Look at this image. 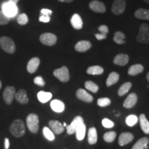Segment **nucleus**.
Wrapping results in <instances>:
<instances>
[{"mask_svg":"<svg viewBox=\"0 0 149 149\" xmlns=\"http://www.w3.org/2000/svg\"><path fill=\"white\" fill-rule=\"evenodd\" d=\"M10 133L15 137H21L26 133V127L22 120L17 119L14 120L9 128Z\"/></svg>","mask_w":149,"mask_h":149,"instance_id":"f257e3e1","label":"nucleus"},{"mask_svg":"<svg viewBox=\"0 0 149 149\" xmlns=\"http://www.w3.org/2000/svg\"><path fill=\"white\" fill-rule=\"evenodd\" d=\"M0 46L3 51L9 54H13L16 51L15 44L13 40L6 36L0 37Z\"/></svg>","mask_w":149,"mask_h":149,"instance_id":"f03ea898","label":"nucleus"},{"mask_svg":"<svg viewBox=\"0 0 149 149\" xmlns=\"http://www.w3.org/2000/svg\"><path fill=\"white\" fill-rule=\"evenodd\" d=\"M137 41L139 43L144 44H149V25L143 23L139 26L138 35L137 36Z\"/></svg>","mask_w":149,"mask_h":149,"instance_id":"7ed1b4c3","label":"nucleus"},{"mask_svg":"<svg viewBox=\"0 0 149 149\" xmlns=\"http://www.w3.org/2000/svg\"><path fill=\"white\" fill-rule=\"evenodd\" d=\"M26 124L30 131L33 133H37L39 130V117L37 115L31 113L26 117Z\"/></svg>","mask_w":149,"mask_h":149,"instance_id":"20e7f679","label":"nucleus"},{"mask_svg":"<svg viewBox=\"0 0 149 149\" xmlns=\"http://www.w3.org/2000/svg\"><path fill=\"white\" fill-rule=\"evenodd\" d=\"M53 74L61 82H67L70 79V74L68 68L66 66H62L60 68H57L53 71Z\"/></svg>","mask_w":149,"mask_h":149,"instance_id":"39448f33","label":"nucleus"},{"mask_svg":"<svg viewBox=\"0 0 149 149\" xmlns=\"http://www.w3.org/2000/svg\"><path fill=\"white\" fill-rule=\"evenodd\" d=\"M2 11L9 17H14L18 13V8L16 4L7 1L3 3Z\"/></svg>","mask_w":149,"mask_h":149,"instance_id":"423d86ee","label":"nucleus"},{"mask_svg":"<svg viewBox=\"0 0 149 149\" xmlns=\"http://www.w3.org/2000/svg\"><path fill=\"white\" fill-rule=\"evenodd\" d=\"M40 40L44 45L52 46L56 44L57 38V36L55 34H53V33H46L40 35Z\"/></svg>","mask_w":149,"mask_h":149,"instance_id":"0eeeda50","label":"nucleus"},{"mask_svg":"<svg viewBox=\"0 0 149 149\" xmlns=\"http://www.w3.org/2000/svg\"><path fill=\"white\" fill-rule=\"evenodd\" d=\"M15 88L13 86H6L3 92V101L6 104L10 105L13 101L15 95Z\"/></svg>","mask_w":149,"mask_h":149,"instance_id":"6e6552de","label":"nucleus"},{"mask_svg":"<svg viewBox=\"0 0 149 149\" xmlns=\"http://www.w3.org/2000/svg\"><path fill=\"white\" fill-rule=\"evenodd\" d=\"M126 5L125 0H114L112 6V12L116 15H120L125 10Z\"/></svg>","mask_w":149,"mask_h":149,"instance_id":"1a4fd4ad","label":"nucleus"},{"mask_svg":"<svg viewBox=\"0 0 149 149\" xmlns=\"http://www.w3.org/2000/svg\"><path fill=\"white\" fill-rule=\"evenodd\" d=\"M84 123V120L81 116H76L70 125L66 126V130L68 135H72L75 132L77 128L80 124Z\"/></svg>","mask_w":149,"mask_h":149,"instance_id":"9d476101","label":"nucleus"},{"mask_svg":"<svg viewBox=\"0 0 149 149\" xmlns=\"http://www.w3.org/2000/svg\"><path fill=\"white\" fill-rule=\"evenodd\" d=\"M89 8L93 12L98 13H104L106 12V6L104 3L97 0L92 1L89 3Z\"/></svg>","mask_w":149,"mask_h":149,"instance_id":"9b49d317","label":"nucleus"},{"mask_svg":"<svg viewBox=\"0 0 149 149\" xmlns=\"http://www.w3.org/2000/svg\"><path fill=\"white\" fill-rule=\"evenodd\" d=\"M76 96L79 100L84 101L87 103H91L93 101V97L91 95L89 94L88 92H86L84 89L79 88L77 91L76 93Z\"/></svg>","mask_w":149,"mask_h":149,"instance_id":"f8f14e48","label":"nucleus"},{"mask_svg":"<svg viewBox=\"0 0 149 149\" xmlns=\"http://www.w3.org/2000/svg\"><path fill=\"white\" fill-rule=\"evenodd\" d=\"M48 124H49V126L51 127L53 133L56 134V135H59V134L62 133L64 131V126L59 121L51 120L49 121Z\"/></svg>","mask_w":149,"mask_h":149,"instance_id":"ddd939ff","label":"nucleus"},{"mask_svg":"<svg viewBox=\"0 0 149 149\" xmlns=\"http://www.w3.org/2000/svg\"><path fill=\"white\" fill-rule=\"evenodd\" d=\"M40 64V59L38 57H33L28 62L27 70L29 73H34L37 71V68Z\"/></svg>","mask_w":149,"mask_h":149,"instance_id":"4468645a","label":"nucleus"},{"mask_svg":"<svg viewBox=\"0 0 149 149\" xmlns=\"http://www.w3.org/2000/svg\"><path fill=\"white\" fill-rule=\"evenodd\" d=\"M133 139L134 136L133 134L126 132V133H123L120 135V137H119L118 143L119 144H120V146H124V145L128 144V143L131 142V141L133 140Z\"/></svg>","mask_w":149,"mask_h":149,"instance_id":"2eb2a0df","label":"nucleus"},{"mask_svg":"<svg viewBox=\"0 0 149 149\" xmlns=\"http://www.w3.org/2000/svg\"><path fill=\"white\" fill-rule=\"evenodd\" d=\"M137 95L135 94V93H130V95H128V96L126 97V99L124 101V107L126 108V109H131L133 108L134 106L137 104Z\"/></svg>","mask_w":149,"mask_h":149,"instance_id":"dca6fc26","label":"nucleus"},{"mask_svg":"<svg viewBox=\"0 0 149 149\" xmlns=\"http://www.w3.org/2000/svg\"><path fill=\"white\" fill-rule=\"evenodd\" d=\"M15 98L19 103L21 104H26L29 103V97H28L26 91L24 89H21L18 91L17 93H15Z\"/></svg>","mask_w":149,"mask_h":149,"instance_id":"f3484780","label":"nucleus"},{"mask_svg":"<svg viewBox=\"0 0 149 149\" xmlns=\"http://www.w3.org/2000/svg\"><path fill=\"white\" fill-rule=\"evenodd\" d=\"M91 43L88 41L86 40H81L79 41L76 44L75 46H74V49L77 52H80V53H84V52L87 51L88 50L90 49L91 48Z\"/></svg>","mask_w":149,"mask_h":149,"instance_id":"a211bd4d","label":"nucleus"},{"mask_svg":"<svg viewBox=\"0 0 149 149\" xmlns=\"http://www.w3.org/2000/svg\"><path fill=\"white\" fill-rule=\"evenodd\" d=\"M129 57L126 54H118L113 59V63L118 66H124L128 63Z\"/></svg>","mask_w":149,"mask_h":149,"instance_id":"6ab92c4d","label":"nucleus"},{"mask_svg":"<svg viewBox=\"0 0 149 149\" xmlns=\"http://www.w3.org/2000/svg\"><path fill=\"white\" fill-rule=\"evenodd\" d=\"M70 23H71L72 27L74 29L80 30L83 27V21L81 19V17L78 14H74L72 15L71 19H70Z\"/></svg>","mask_w":149,"mask_h":149,"instance_id":"aec40b11","label":"nucleus"},{"mask_svg":"<svg viewBox=\"0 0 149 149\" xmlns=\"http://www.w3.org/2000/svg\"><path fill=\"white\" fill-rule=\"evenodd\" d=\"M51 107L53 109V111L56 112V113H61L64 111L65 105L64 102L60 101V100H54L51 102Z\"/></svg>","mask_w":149,"mask_h":149,"instance_id":"412c9836","label":"nucleus"},{"mask_svg":"<svg viewBox=\"0 0 149 149\" xmlns=\"http://www.w3.org/2000/svg\"><path fill=\"white\" fill-rule=\"evenodd\" d=\"M139 124L142 131L146 134H149V121L147 120L146 115L141 114L139 115Z\"/></svg>","mask_w":149,"mask_h":149,"instance_id":"4be33fe9","label":"nucleus"},{"mask_svg":"<svg viewBox=\"0 0 149 149\" xmlns=\"http://www.w3.org/2000/svg\"><path fill=\"white\" fill-rule=\"evenodd\" d=\"M149 144V139L148 137H144L139 139L131 149H147L148 148V144Z\"/></svg>","mask_w":149,"mask_h":149,"instance_id":"5701e85b","label":"nucleus"},{"mask_svg":"<svg viewBox=\"0 0 149 149\" xmlns=\"http://www.w3.org/2000/svg\"><path fill=\"white\" fill-rule=\"evenodd\" d=\"M144 66L141 64H134L130 67V68L128 70V73L131 76H135L139 73H141L144 71Z\"/></svg>","mask_w":149,"mask_h":149,"instance_id":"b1692460","label":"nucleus"},{"mask_svg":"<svg viewBox=\"0 0 149 149\" xmlns=\"http://www.w3.org/2000/svg\"><path fill=\"white\" fill-rule=\"evenodd\" d=\"M136 18L143 20H149V10L145 8H139L135 13Z\"/></svg>","mask_w":149,"mask_h":149,"instance_id":"393cba45","label":"nucleus"},{"mask_svg":"<svg viewBox=\"0 0 149 149\" xmlns=\"http://www.w3.org/2000/svg\"><path fill=\"white\" fill-rule=\"evenodd\" d=\"M88 141L90 144H95L97 141V129L95 127L91 128L88 130Z\"/></svg>","mask_w":149,"mask_h":149,"instance_id":"a878e982","label":"nucleus"},{"mask_svg":"<svg viewBox=\"0 0 149 149\" xmlns=\"http://www.w3.org/2000/svg\"><path fill=\"white\" fill-rule=\"evenodd\" d=\"M119 79H120L119 74L116 72H112L108 77L107 80V86L108 87H110L112 85H114L119 81Z\"/></svg>","mask_w":149,"mask_h":149,"instance_id":"bb28decb","label":"nucleus"},{"mask_svg":"<svg viewBox=\"0 0 149 149\" xmlns=\"http://www.w3.org/2000/svg\"><path fill=\"white\" fill-rule=\"evenodd\" d=\"M52 96L53 95L51 93L44 92V91H40L37 93V98L42 103H46L52 98Z\"/></svg>","mask_w":149,"mask_h":149,"instance_id":"cd10ccee","label":"nucleus"},{"mask_svg":"<svg viewBox=\"0 0 149 149\" xmlns=\"http://www.w3.org/2000/svg\"><path fill=\"white\" fill-rule=\"evenodd\" d=\"M76 136H77V139L78 140L81 141L84 138L85 134H86V125L84 123H82L81 124L78 126L77 129L75 130Z\"/></svg>","mask_w":149,"mask_h":149,"instance_id":"c85d7f7f","label":"nucleus"},{"mask_svg":"<svg viewBox=\"0 0 149 149\" xmlns=\"http://www.w3.org/2000/svg\"><path fill=\"white\" fill-rule=\"evenodd\" d=\"M86 72L89 74L99 75V74H102L103 73L104 68L100 66H93L89 67L86 70Z\"/></svg>","mask_w":149,"mask_h":149,"instance_id":"c756f323","label":"nucleus"},{"mask_svg":"<svg viewBox=\"0 0 149 149\" xmlns=\"http://www.w3.org/2000/svg\"><path fill=\"white\" fill-rule=\"evenodd\" d=\"M125 35L122 32L120 31H117L115 33L114 37H113V40L116 44H125Z\"/></svg>","mask_w":149,"mask_h":149,"instance_id":"7c9ffc66","label":"nucleus"},{"mask_svg":"<svg viewBox=\"0 0 149 149\" xmlns=\"http://www.w3.org/2000/svg\"><path fill=\"white\" fill-rule=\"evenodd\" d=\"M132 87V84L130 82H126L120 86L118 91L119 96H123L126 95Z\"/></svg>","mask_w":149,"mask_h":149,"instance_id":"2f4dec72","label":"nucleus"},{"mask_svg":"<svg viewBox=\"0 0 149 149\" xmlns=\"http://www.w3.org/2000/svg\"><path fill=\"white\" fill-rule=\"evenodd\" d=\"M85 88L93 93H97L99 86L92 81H87L85 82Z\"/></svg>","mask_w":149,"mask_h":149,"instance_id":"473e14b6","label":"nucleus"},{"mask_svg":"<svg viewBox=\"0 0 149 149\" xmlns=\"http://www.w3.org/2000/svg\"><path fill=\"white\" fill-rule=\"evenodd\" d=\"M138 120V117H137V116H136L135 115H128L126 118V124L128 126H133L137 124Z\"/></svg>","mask_w":149,"mask_h":149,"instance_id":"72a5a7b5","label":"nucleus"},{"mask_svg":"<svg viewBox=\"0 0 149 149\" xmlns=\"http://www.w3.org/2000/svg\"><path fill=\"white\" fill-rule=\"evenodd\" d=\"M116 136L117 134L115 131H110L104 134L103 138L105 141L108 143H111L115 140V139L116 138Z\"/></svg>","mask_w":149,"mask_h":149,"instance_id":"f704fd0d","label":"nucleus"},{"mask_svg":"<svg viewBox=\"0 0 149 149\" xmlns=\"http://www.w3.org/2000/svg\"><path fill=\"white\" fill-rule=\"evenodd\" d=\"M43 133L45 137L49 141H53L55 139V135L51 130H50L48 127H44L43 128Z\"/></svg>","mask_w":149,"mask_h":149,"instance_id":"c9c22d12","label":"nucleus"},{"mask_svg":"<svg viewBox=\"0 0 149 149\" xmlns=\"http://www.w3.org/2000/svg\"><path fill=\"white\" fill-rule=\"evenodd\" d=\"M10 20V17H9L6 15L2 10H0V25H6L8 24Z\"/></svg>","mask_w":149,"mask_h":149,"instance_id":"e433bc0d","label":"nucleus"},{"mask_svg":"<svg viewBox=\"0 0 149 149\" xmlns=\"http://www.w3.org/2000/svg\"><path fill=\"white\" fill-rule=\"evenodd\" d=\"M17 21L20 25H25L29 22V18H28V16L25 13H22L17 17Z\"/></svg>","mask_w":149,"mask_h":149,"instance_id":"4c0bfd02","label":"nucleus"},{"mask_svg":"<svg viewBox=\"0 0 149 149\" xmlns=\"http://www.w3.org/2000/svg\"><path fill=\"white\" fill-rule=\"evenodd\" d=\"M111 101L109 98L107 97H103V98H100L97 100V104L98 106L101 107H107L111 104Z\"/></svg>","mask_w":149,"mask_h":149,"instance_id":"58836bf2","label":"nucleus"},{"mask_svg":"<svg viewBox=\"0 0 149 149\" xmlns=\"http://www.w3.org/2000/svg\"><path fill=\"white\" fill-rule=\"evenodd\" d=\"M102 125L104 128H113L114 126V122H112L111 120H109V119L105 118L102 120Z\"/></svg>","mask_w":149,"mask_h":149,"instance_id":"ea45409f","label":"nucleus"},{"mask_svg":"<svg viewBox=\"0 0 149 149\" xmlns=\"http://www.w3.org/2000/svg\"><path fill=\"white\" fill-rule=\"evenodd\" d=\"M34 83L39 86L43 87L45 86V81L41 76H37L34 79Z\"/></svg>","mask_w":149,"mask_h":149,"instance_id":"a19ab883","label":"nucleus"},{"mask_svg":"<svg viewBox=\"0 0 149 149\" xmlns=\"http://www.w3.org/2000/svg\"><path fill=\"white\" fill-rule=\"evenodd\" d=\"M98 31H100L101 34L107 35V33H109V29L108 26L106 25H102L98 28Z\"/></svg>","mask_w":149,"mask_h":149,"instance_id":"79ce46f5","label":"nucleus"},{"mask_svg":"<svg viewBox=\"0 0 149 149\" xmlns=\"http://www.w3.org/2000/svg\"><path fill=\"white\" fill-rule=\"evenodd\" d=\"M39 20H40L41 22L48 23V22H49L50 20H51V18H50V16L48 15H42V16H40V18H39Z\"/></svg>","mask_w":149,"mask_h":149,"instance_id":"37998d69","label":"nucleus"},{"mask_svg":"<svg viewBox=\"0 0 149 149\" xmlns=\"http://www.w3.org/2000/svg\"><path fill=\"white\" fill-rule=\"evenodd\" d=\"M52 13H53V11L51 10H49V9H46V8H43L42 9V10H41V13H42V15H43L50 16L52 14Z\"/></svg>","mask_w":149,"mask_h":149,"instance_id":"c03bdc74","label":"nucleus"},{"mask_svg":"<svg viewBox=\"0 0 149 149\" xmlns=\"http://www.w3.org/2000/svg\"><path fill=\"white\" fill-rule=\"evenodd\" d=\"M95 37H96L97 40H105V39H107V35H103V34H101V33H100V34H95Z\"/></svg>","mask_w":149,"mask_h":149,"instance_id":"a18cd8bd","label":"nucleus"},{"mask_svg":"<svg viewBox=\"0 0 149 149\" xmlns=\"http://www.w3.org/2000/svg\"><path fill=\"white\" fill-rule=\"evenodd\" d=\"M4 144H5V149H8L9 147H10V141H9L8 138H5Z\"/></svg>","mask_w":149,"mask_h":149,"instance_id":"49530a36","label":"nucleus"},{"mask_svg":"<svg viewBox=\"0 0 149 149\" xmlns=\"http://www.w3.org/2000/svg\"><path fill=\"white\" fill-rule=\"evenodd\" d=\"M59 1H61V2H66V3H70L72 2L73 0H58Z\"/></svg>","mask_w":149,"mask_h":149,"instance_id":"de8ad7c7","label":"nucleus"},{"mask_svg":"<svg viewBox=\"0 0 149 149\" xmlns=\"http://www.w3.org/2000/svg\"><path fill=\"white\" fill-rule=\"evenodd\" d=\"M8 1L13 3H15V4H17V2L19 1V0H8Z\"/></svg>","mask_w":149,"mask_h":149,"instance_id":"09e8293b","label":"nucleus"},{"mask_svg":"<svg viewBox=\"0 0 149 149\" xmlns=\"http://www.w3.org/2000/svg\"><path fill=\"white\" fill-rule=\"evenodd\" d=\"M146 79H147V81L149 82V72H148V74H147V75H146Z\"/></svg>","mask_w":149,"mask_h":149,"instance_id":"8fccbe9b","label":"nucleus"},{"mask_svg":"<svg viewBox=\"0 0 149 149\" xmlns=\"http://www.w3.org/2000/svg\"><path fill=\"white\" fill-rule=\"evenodd\" d=\"M63 126H64V127H66V126H67V124H66V123H64V124H63Z\"/></svg>","mask_w":149,"mask_h":149,"instance_id":"3c124183","label":"nucleus"},{"mask_svg":"<svg viewBox=\"0 0 149 149\" xmlns=\"http://www.w3.org/2000/svg\"><path fill=\"white\" fill-rule=\"evenodd\" d=\"M144 1H145V2H146V3H149V0H144Z\"/></svg>","mask_w":149,"mask_h":149,"instance_id":"603ef678","label":"nucleus"},{"mask_svg":"<svg viewBox=\"0 0 149 149\" xmlns=\"http://www.w3.org/2000/svg\"><path fill=\"white\" fill-rule=\"evenodd\" d=\"M1 86H2V84H1V81H0V89L1 88Z\"/></svg>","mask_w":149,"mask_h":149,"instance_id":"864d4df0","label":"nucleus"}]
</instances>
